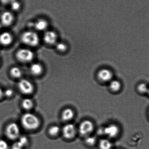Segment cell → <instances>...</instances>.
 Instances as JSON below:
<instances>
[{"label":"cell","mask_w":149,"mask_h":149,"mask_svg":"<svg viewBox=\"0 0 149 149\" xmlns=\"http://www.w3.org/2000/svg\"><path fill=\"white\" fill-rule=\"evenodd\" d=\"M21 123L25 129L34 130L39 127L40 121L38 117L35 115L31 113H26L22 116Z\"/></svg>","instance_id":"2"},{"label":"cell","mask_w":149,"mask_h":149,"mask_svg":"<svg viewBox=\"0 0 149 149\" xmlns=\"http://www.w3.org/2000/svg\"><path fill=\"white\" fill-rule=\"evenodd\" d=\"M58 35L56 31L48 29L44 32L42 40L47 45H55L58 42Z\"/></svg>","instance_id":"5"},{"label":"cell","mask_w":149,"mask_h":149,"mask_svg":"<svg viewBox=\"0 0 149 149\" xmlns=\"http://www.w3.org/2000/svg\"><path fill=\"white\" fill-rule=\"evenodd\" d=\"M5 133L7 137L10 140H16L20 136V130L19 126L15 122L10 123L6 128Z\"/></svg>","instance_id":"4"},{"label":"cell","mask_w":149,"mask_h":149,"mask_svg":"<svg viewBox=\"0 0 149 149\" xmlns=\"http://www.w3.org/2000/svg\"><path fill=\"white\" fill-rule=\"evenodd\" d=\"M33 28L36 31H45L48 30L49 26V23L47 20L44 18H38L32 23Z\"/></svg>","instance_id":"9"},{"label":"cell","mask_w":149,"mask_h":149,"mask_svg":"<svg viewBox=\"0 0 149 149\" xmlns=\"http://www.w3.org/2000/svg\"><path fill=\"white\" fill-rule=\"evenodd\" d=\"M10 9L11 10L13 11L17 12V11H19L21 9L22 5L20 1L18 0H15L13 2L11 3L10 4Z\"/></svg>","instance_id":"22"},{"label":"cell","mask_w":149,"mask_h":149,"mask_svg":"<svg viewBox=\"0 0 149 149\" xmlns=\"http://www.w3.org/2000/svg\"><path fill=\"white\" fill-rule=\"evenodd\" d=\"M10 73L12 77L16 78H20L22 74L21 69L17 66L12 67L10 70Z\"/></svg>","instance_id":"21"},{"label":"cell","mask_w":149,"mask_h":149,"mask_svg":"<svg viewBox=\"0 0 149 149\" xmlns=\"http://www.w3.org/2000/svg\"><path fill=\"white\" fill-rule=\"evenodd\" d=\"M148 94L149 95V87L148 91Z\"/></svg>","instance_id":"31"},{"label":"cell","mask_w":149,"mask_h":149,"mask_svg":"<svg viewBox=\"0 0 149 149\" xmlns=\"http://www.w3.org/2000/svg\"><path fill=\"white\" fill-rule=\"evenodd\" d=\"M98 76L99 78L102 81L107 82L112 80L113 73L109 69H102L98 72Z\"/></svg>","instance_id":"13"},{"label":"cell","mask_w":149,"mask_h":149,"mask_svg":"<svg viewBox=\"0 0 149 149\" xmlns=\"http://www.w3.org/2000/svg\"><path fill=\"white\" fill-rule=\"evenodd\" d=\"M0 149H9L8 144L4 140H0Z\"/></svg>","instance_id":"26"},{"label":"cell","mask_w":149,"mask_h":149,"mask_svg":"<svg viewBox=\"0 0 149 149\" xmlns=\"http://www.w3.org/2000/svg\"><path fill=\"white\" fill-rule=\"evenodd\" d=\"M104 129V134L109 138H113L116 137L120 133L119 127L115 124H112L105 127Z\"/></svg>","instance_id":"10"},{"label":"cell","mask_w":149,"mask_h":149,"mask_svg":"<svg viewBox=\"0 0 149 149\" xmlns=\"http://www.w3.org/2000/svg\"><path fill=\"white\" fill-rule=\"evenodd\" d=\"M55 46L56 50L60 52H66L69 49V46L67 43L63 41H58Z\"/></svg>","instance_id":"18"},{"label":"cell","mask_w":149,"mask_h":149,"mask_svg":"<svg viewBox=\"0 0 149 149\" xmlns=\"http://www.w3.org/2000/svg\"><path fill=\"white\" fill-rule=\"evenodd\" d=\"M18 87L21 92L25 94H31L34 90V87L32 83L29 80L24 79L19 81Z\"/></svg>","instance_id":"7"},{"label":"cell","mask_w":149,"mask_h":149,"mask_svg":"<svg viewBox=\"0 0 149 149\" xmlns=\"http://www.w3.org/2000/svg\"><path fill=\"white\" fill-rule=\"evenodd\" d=\"M15 57L20 62L28 63L32 61L35 57V53L29 48H20L16 52Z\"/></svg>","instance_id":"3"},{"label":"cell","mask_w":149,"mask_h":149,"mask_svg":"<svg viewBox=\"0 0 149 149\" xmlns=\"http://www.w3.org/2000/svg\"><path fill=\"white\" fill-rule=\"evenodd\" d=\"M74 116V113L73 110L70 108H66L62 113V119L65 121L70 120Z\"/></svg>","instance_id":"16"},{"label":"cell","mask_w":149,"mask_h":149,"mask_svg":"<svg viewBox=\"0 0 149 149\" xmlns=\"http://www.w3.org/2000/svg\"><path fill=\"white\" fill-rule=\"evenodd\" d=\"M15 20V16L12 12L5 11L0 16V23L3 27H9L12 25Z\"/></svg>","instance_id":"8"},{"label":"cell","mask_w":149,"mask_h":149,"mask_svg":"<svg viewBox=\"0 0 149 149\" xmlns=\"http://www.w3.org/2000/svg\"><path fill=\"white\" fill-rule=\"evenodd\" d=\"M96 138L93 136H88L86 137L85 142L88 145L92 146L95 144L96 142Z\"/></svg>","instance_id":"25"},{"label":"cell","mask_w":149,"mask_h":149,"mask_svg":"<svg viewBox=\"0 0 149 149\" xmlns=\"http://www.w3.org/2000/svg\"><path fill=\"white\" fill-rule=\"evenodd\" d=\"M13 92L11 89H8L3 92V94L7 97H10L13 94Z\"/></svg>","instance_id":"27"},{"label":"cell","mask_w":149,"mask_h":149,"mask_svg":"<svg viewBox=\"0 0 149 149\" xmlns=\"http://www.w3.org/2000/svg\"><path fill=\"white\" fill-rule=\"evenodd\" d=\"M60 131V128L58 126H53L49 129V134L52 136H55L58 134Z\"/></svg>","instance_id":"24"},{"label":"cell","mask_w":149,"mask_h":149,"mask_svg":"<svg viewBox=\"0 0 149 149\" xmlns=\"http://www.w3.org/2000/svg\"><path fill=\"white\" fill-rule=\"evenodd\" d=\"M15 0H0V2L3 5H10Z\"/></svg>","instance_id":"28"},{"label":"cell","mask_w":149,"mask_h":149,"mask_svg":"<svg viewBox=\"0 0 149 149\" xmlns=\"http://www.w3.org/2000/svg\"><path fill=\"white\" fill-rule=\"evenodd\" d=\"M30 71L34 75H39L42 72V66L39 63H34L31 66Z\"/></svg>","instance_id":"15"},{"label":"cell","mask_w":149,"mask_h":149,"mask_svg":"<svg viewBox=\"0 0 149 149\" xmlns=\"http://www.w3.org/2000/svg\"><path fill=\"white\" fill-rule=\"evenodd\" d=\"M3 92L1 88L0 87V99L2 98L3 96Z\"/></svg>","instance_id":"29"},{"label":"cell","mask_w":149,"mask_h":149,"mask_svg":"<svg viewBox=\"0 0 149 149\" xmlns=\"http://www.w3.org/2000/svg\"><path fill=\"white\" fill-rule=\"evenodd\" d=\"M13 35L9 31H3L0 34V44L4 46H8L13 43Z\"/></svg>","instance_id":"11"},{"label":"cell","mask_w":149,"mask_h":149,"mask_svg":"<svg viewBox=\"0 0 149 149\" xmlns=\"http://www.w3.org/2000/svg\"><path fill=\"white\" fill-rule=\"evenodd\" d=\"M94 129L93 123L89 120H85L81 122L79 126V131L81 135L88 136Z\"/></svg>","instance_id":"6"},{"label":"cell","mask_w":149,"mask_h":149,"mask_svg":"<svg viewBox=\"0 0 149 149\" xmlns=\"http://www.w3.org/2000/svg\"><path fill=\"white\" fill-rule=\"evenodd\" d=\"M99 146L100 149H111L113 144L108 139H103L100 141Z\"/></svg>","instance_id":"19"},{"label":"cell","mask_w":149,"mask_h":149,"mask_svg":"<svg viewBox=\"0 0 149 149\" xmlns=\"http://www.w3.org/2000/svg\"><path fill=\"white\" fill-rule=\"evenodd\" d=\"M28 138L25 136H22L19 138L17 141L13 143L12 149H22L28 144Z\"/></svg>","instance_id":"14"},{"label":"cell","mask_w":149,"mask_h":149,"mask_svg":"<svg viewBox=\"0 0 149 149\" xmlns=\"http://www.w3.org/2000/svg\"><path fill=\"white\" fill-rule=\"evenodd\" d=\"M110 90L113 92H117L120 91L122 87L121 83L120 81L116 80H114L110 81L109 85Z\"/></svg>","instance_id":"17"},{"label":"cell","mask_w":149,"mask_h":149,"mask_svg":"<svg viewBox=\"0 0 149 149\" xmlns=\"http://www.w3.org/2000/svg\"><path fill=\"white\" fill-rule=\"evenodd\" d=\"M21 42L29 47H37L41 42V38L36 31L28 30L24 31L21 36Z\"/></svg>","instance_id":"1"},{"label":"cell","mask_w":149,"mask_h":149,"mask_svg":"<svg viewBox=\"0 0 149 149\" xmlns=\"http://www.w3.org/2000/svg\"><path fill=\"white\" fill-rule=\"evenodd\" d=\"M76 134V129L74 125L68 124L64 126L63 129V134L64 137L66 139H70L74 137Z\"/></svg>","instance_id":"12"},{"label":"cell","mask_w":149,"mask_h":149,"mask_svg":"<svg viewBox=\"0 0 149 149\" xmlns=\"http://www.w3.org/2000/svg\"><path fill=\"white\" fill-rule=\"evenodd\" d=\"M3 27L2 25L0 23V30L1 29L2 27Z\"/></svg>","instance_id":"30"},{"label":"cell","mask_w":149,"mask_h":149,"mask_svg":"<svg viewBox=\"0 0 149 149\" xmlns=\"http://www.w3.org/2000/svg\"><path fill=\"white\" fill-rule=\"evenodd\" d=\"M22 106L26 110H29L33 106V102L31 99L25 98L23 100L22 102Z\"/></svg>","instance_id":"20"},{"label":"cell","mask_w":149,"mask_h":149,"mask_svg":"<svg viewBox=\"0 0 149 149\" xmlns=\"http://www.w3.org/2000/svg\"></svg>","instance_id":"32"},{"label":"cell","mask_w":149,"mask_h":149,"mask_svg":"<svg viewBox=\"0 0 149 149\" xmlns=\"http://www.w3.org/2000/svg\"><path fill=\"white\" fill-rule=\"evenodd\" d=\"M137 91L141 94L148 93L149 87L147 84L141 83L138 85L137 87Z\"/></svg>","instance_id":"23"}]
</instances>
